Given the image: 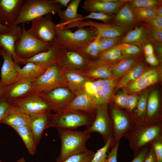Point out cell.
Masks as SVG:
<instances>
[{"mask_svg": "<svg viewBox=\"0 0 162 162\" xmlns=\"http://www.w3.org/2000/svg\"><path fill=\"white\" fill-rule=\"evenodd\" d=\"M119 49L124 58L138 57L143 52V49L135 45L123 43L115 46Z\"/></svg>", "mask_w": 162, "mask_h": 162, "instance_id": "cell-38", "label": "cell"}, {"mask_svg": "<svg viewBox=\"0 0 162 162\" xmlns=\"http://www.w3.org/2000/svg\"><path fill=\"white\" fill-rule=\"evenodd\" d=\"M146 62L150 65L157 66L159 64V61L154 54L148 56H146Z\"/></svg>", "mask_w": 162, "mask_h": 162, "instance_id": "cell-55", "label": "cell"}, {"mask_svg": "<svg viewBox=\"0 0 162 162\" xmlns=\"http://www.w3.org/2000/svg\"><path fill=\"white\" fill-rule=\"evenodd\" d=\"M57 129L61 141V147L56 162H61L71 155L88 150L86 143L91 138L90 133L85 130Z\"/></svg>", "mask_w": 162, "mask_h": 162, "instance_id": "cell-1", "label": "cell"}, {"mask_svg": "<svg viewBox=\"0 0 162 162\" xmlns=\"http://www.w3.org/2000/svg\"><path fill=\"white\" fill-rule=\"evenodd\" d=\"M91 61L79 51L62 48L56 56V63L62 69L82 72Z\"/></svg>", "mask_w": 162, "mask_h": 162, "instance_id": "cell-8", "label": "cell"}, {"mask_svg": "<svg viewBox=\"0 0 162 162\" xmlns=\"http://www.w3.org/2000/svg\"><path fill=\"white\" fill-rule=\"evenodd\" d=\"M119 142L116 143L114 146L109 152L107 157L104 162H117V157Z\"/></svg>", "mask_w": 162, "mask_h": 162, "instance_id": "cell-49", "label": "cell"}, {"mask_svg": "<svg viewBox=\"0 0 162 162\" xmlns=\"http://www.w3.org/2000/svg\"><path fill=\"white\" fill-rule=\"evenodd\" d=\"M143 162H157L156 156L152 146L148 152Z\"/></svg>", "mask_w": 162, "mask_h": 162, "instance_id": "cell-54", "label": "cell"}, {"mask_svg": "<svg viewBox=\"0 0 162 162\" xmlns=\"http://www.w3.org/2000/svg\"><path fill=\"white\" fill-rule=\"evenodd\" d=\"M80 0H71L66 9L60 10L57 14L60 19L59 23L56 25V28L63 27L72 23L77 22L83 16L77 13Z\"/></svg>", "mask_w": 162, "mask_h": 162, "instance_id": "cell-28", "label": "cell"}, {"mask_svg": "<svg viewBox=\"0 0 162 162\" xmlns=\"http://www.w3.org/2000/svg\"><path fill=\"white\" fill-rule=\"evenodd\" d=\"M162 0H128L127 2L131 8L157 7L162 4Z\"/></svg>", "mask_w": 162, "mask_h": 162, "instance_id": "cell-41", "label": "cell"}, {"mask_svg": "<svg viewBox=\"0 0 162 162\" xmlns=\"http://www.w3.org/2000/svg\"><path fill=\"white\" fill-rule=\"evenodd\" d=\"M21 68L18 64L15 65L19 79H36L42 74L47 68L32 63H27Z\"/></svg>", "mask_w": 162, "mask_h": 162, "instance_id": "cell-31", "label": "cell"}, {"mask_svg": "<svg viewBox=\"0 0 162 162\" xmlns=\"http://www.w3.org/2000/svg\"><path fill=\"white\" fill-rule=\"evenodd\" d=\"M128 96L124 93H120L115 97L114 100L118 106L122 107H126Z\"/></svg>", "mask_w": 162, "mask_h": 162, "instance_id": "cell-51", "label": "cell"}, {"mask_svg": "<svg viewBox=\"0 0 162 162\" xmlns=\"http://www.w3.org/2000/svg\"><path fill=\"white\" fill-rule=\"evenodd\" d=\"M81 72L92 80L108 79L111 78L113 75L111 65L99 58L91 60L87 68Z\"/></svg>", "mask_w": 162, "mask_h": 162, "instance_id": "cell-21", "label": "cell"}, {"mask_svg": "<svg viewBox=\"0 0 162 162\" xmlns=\"http://www.w3.org/2000/svg\"><path fill=\"white\" fill-rule=\"evenodd\" d=\"M143 50L146 56H148L154 54L153 46L149 43L147 44L144 46Z\"/></svg>", "mask_w": 162, "mask_h": 162, "instance_id": "cell-56", "label": "cell"}, {"mask_svg": "<svg viewBox=\"0 0 162 162\" xmlns=\"http://www.w3.org/2000/svg\"><path fill=\"white\" fill-rule=\"evenodd\" d=\"M99 37L97 36L93 41L83 47L80 51L89 59L94 60L98 58L100 53Z\"/></svg>", "mask_w": 162, "mask_h": 162, "instance_id": "cell-37", "label": "cell"}, {"mask_svg": "<svg viewBox=\"0 0 162 162\" xmlns=\"http://www.w3.org/2000/svg\"><path fill=\"white\" fill-rule=\"evenodd\" d=\"M148 150L147 147L142 149L136 154L131 162H143L145 157Z\"/></svg>", "mask_w": 162, "mask_h": 162, "instance_id": "cell-53", "label": "cell"}, {"mask_svg": "<svg viewBox=\"0 0 162 162\" xmlns=\"http://www.w3.org/2000/svg\"><path fill=\"white\" fill-rule=\"evenodd\" d=\"M12 107V104L3 97L0 99V121L8 113Z\"/></svg>", "mask_w": 162, "mask_h": 162, "instance_id": "cell-47", "label": "cell"}, {"mask_svg": "<svg viewBox=\"0 0 162 162\" xmlns=\"http://www.w3.org/2000/svg\"><path fill=\"white\" fill-rule=\"evenodd\" d=\"M36 79H23L5 86L2 97L11 104L33 92V84Z\"/></svg>", "mask_w": 162, "mask_h": 162, "instance_id": "cell-14", "label": "cell"}, {"mask_svg": "<svg viewBox=\"0 0 162 162\" xmlns=\"http://www.w3.org/2000/svg\"><path fill=\"white\" fill-rule=\"evenodd\" d=\"M54 2L57 3L63 7H67L70 0H52Z\"/></svg>", "mask_w": 162, "mask_h": 162, "instance_id": "cell-58", "label": "cell"}, {"mask_svg": "<svg viewBox=\"0 0 162 162\" xmlns=\"http://www.w3.org/2000/svg\"><path fill=\"white\" fill-rule=\"evenodd\" d=\"M62 72L67 88L76 95L83 91L84 86L87 82L92 80L81 72L62 69Z\"/></svg>", "mask_w": 162, "mask_h": 162, "instance_id": "cell-25", "label": "cell"}, {"mask_svg": "<svg viewBox=\"0 0 162 162\" xmlns=\"http://www.w3.org/2000/svg\"><path fill=\"white\" fill-rule=\"evenodd\" d=\"M30 118V116L20 112L12 105L9 112L0 121V123L6 124L12 128L28 126Z\"/></svg>", "mask_w": 162, "mask_h": 162, "instance_id": "cell-30", "label": "cell"}, {"mask_svg": "<svg viewBox=\"0 0 162 162\" xmlns=\"http://www.w3.org/2000/svg\"><path fill=\"white\" fill-rule=\"evenodd\" d=\"M149 43L146 28L142 23L128 32L125 35L122 37L119 44H130L143 49L144 46Z\"/></svg>", "mask_w": 162, "mask_h": 162, "instance_id": "cell-29", "label": "cell"}, {"mask_svg": "<svg viewBox=\"0 0 162 162\" xmlns=\"http://www.w3.org/2000/svg\"><path fill=\"white\" fill-rule=\"evenodd\" d=\"M115 82V79L112 77L90 80L86 83L83 91L91 96L97 107L107 104L112 95Z\"/></svg>", "mask_w": 162, "mask_h": 162, "instance_id": "cell-7", "label": "cell"}, {"mask_svg": "<svg viewBox=\"0 0 162 162\" xmlns=\"http://www.w3.org/2000/svg\"><path fill=\"white\" fill-rule=\"evenodd\" d=\"M113 141L112 139L108 140L103 147L97 150L90 162H104L107 156L108 150L111 146Z\"/></svg>", "mask_w": 162, "mask_h": 162, "instance_id": "cell-43", "label": "cell"}, {"mask_svg": "<svg viewBox=\"0 0 162 162\" xmlns=\"http://www.w3.org/2000/svg\"><path fill=\"white\" fill-rule=\"evenodd\" d=\"M10 29V28L7 27L0 24V34H2L6 33Z\"/></svg>", "mask_w": 162, "mask_h": 162, "instance_id": "cell-60", "label": "cell"}, {"mask_svg": "<svg viewBox=\"0 0 162 162\" xmlns=\"http://www.w3.org/2000/svg\"><path fill=\"white\" fill-rule=\"evenodd\" d=\"M156 7L131 8L137 20L142 24L156 16Z\"/></svg>", "mask_w": 162, "mask_h": 162, "instance_id": "cell-36", "label": "cell"}, {"mask_svg": "<svg viewBox=\"0 0 162 162\" xmlns=\"http://www.w3.org/2000/svg\"><path fill=\"white\" fill-rule=\"evenodd\" d=\"M158 73L156 70L149 69L144 72L135 80L127 85V88L131 92H140L155 83L158 80Z\"/></svg>", "mask_w": 162, "mask_h": 162, "instance_id": "cell-27", "label": "cell"}, {"mask_svg": "<svg viewBox=\"0 0 162 162\" xmlns=\"http://www.w3.org/2000/svg\"><path fill=\"white\" fill-rule=\"evenodd\" d=\"M95 153L91 150L71 155L61 162H90Z\"/></svg>", "mask_w": 162, "mask_h": 162, "instance_id": "cell-40", "label": "cell"}, {"mask_svg": "<svg viewBox=\"0 0 162 162\" xmlns=\"http://www.w3.org/2000/svg\"><path fill=\"white\" fill-rule=\"evenodd\" d=\"M142 128L133 136L132 146L139 148L153 140L158 136L160 131L158 125L143 124Z\"/></svg>", "mask_w": 162, "mask_h": 162, "instance_id": "cell-22", "label": "cell"}, {"mask_svg": "<svg viewBox=\"0 0 162 162\" xmlns=\"http://www.w3.org/2000/svg\"><path fill=\"white\" fill-rule=\"evenodd\" d=\"M63 7L52 0H22L13 26L32 21L50 14H54Z\"/></svg>", "mask_w": 162, "mask_h": 162, "instance_id": "cell-2", "label": "cell"}, {"mask_svg": "<svg viewBox=\"0 0 162 162\" xmlns=\"http://www.w3.org/2000/svg\"><path fill=\"white\" fill-rule=\"evenodd\" d=\"M127 2L115 15L110 23L128 32L142 24L136 19Z\"/></svg>", "mask_w": 162, "mask_h": 162, "instance_id": "cell-19", "label": "cell"}, {"mask_svg": "<svg viewBox=\"0 0 162 162\" xmlns=\"http://www.w3.org/2000/svg\"><path fill=\"white\" fill-rule=\"evenodd\" d=\"M144 64L140 62H138L123 75L118 82V87H124L135 80L144 72Z\"/></svg>", "mask_w": 162, "mask_h": 162, "instance_id": "cell-33", "label": "cell"}, {"mask_svg": "<svg viewBox=\"0 0 162 162\" xmlns=\"http://www.w3.org/2000/svg\"><path fill=\"white\" fill-rule=\"evenodd\" d=\"M0 162H2L1 160H0Z\"/></svg>", "mask_w": 162, "mask_h": 162, "instance_id": "cell-63", "label": "cell"}, {"mask_svg": "<svg viewBox=\"0 0 162 162\" xmlns=\"http://www.w3.org/2000/svg\"><path fill=\"white\" fill-rule=\"evenodd\" d=\"M148 93H143L141 95L137 105V114L139 116H142L145 113L146 107Z\"/></svg>", "mask_w": 162, "mask_h": 162, "instance_id": "cell-46", "label": "cell"}, {"mask_svg": "<svg viewBox=\"0 0 162 162\" xmlns=\"http://www.w3.org/2000/svg\"><path fill=\"white\" fill-rule=\"evenodd\" d=\"M159 105V96L156 90L153 91L150 95L147 105V115L149 118L152 117L157 112Z\"/></svg>", "mask_w": 162, "mask_h": 162, "instance_id": "cell-39", "label": "cell"}, {"mask_svg": "<svg viewBox=\"0 0 162 162\" xmlns=\"http://www.w3.org/2000/svg\"><path fill=\"white\" fill-rule=\"evenodd\" d=\"M51 47L47 50L41 52L30 58H20L18 64L32 63L48 68L56 63L57 55L62 48L54 39Z\"/></svg>", "mask_w": 162, "mask_h": 162, "instance_id": "cell-16", "label": "cell"}, {"mask_svg": "<svg viewBox=\"0 0 162 162\" xmlns=\"http://www.w3.org/2000/svg\"><path fill=\"white\" fill-rule=\"evenodd\" d=\"M97 108L91 96L83 91L76 94L64 108L84 112L94 115Z\"/></svg>", "mask_w": 162, "mask_h": 162, "instance_id": "cell-26", "label": "cell"}, {"mask_svg": "<svg viewBox=\"0 0 162 162\" xmlns=\"http://www.w3.org/2000/svg\"><path fill=\"white\" fill-rule=\"evenodd\" d=\"M95 116L84 112L64 108L52 114L47 128L55 127L74 130L79 127L90 126Z\"/></svg>", "mask_w": 162, "mask_h": 162, "instance_id": "cell-4", "label": "cell"}, {"mask_svg": "<svg viewBox=\"0 0 162 162\" xmlns=\"http://www.w3.org/2000/svg\"><path fill=\"white\" fill-rule=\"evenodd\" d=\"M144 23L150 28L162 30V17L156 16Z\"/></svg>", "mask_w": 162, "mask_h": 162, "instance_id": "cell-48", "label": "cell"}, {"mask_svg": "<svg viewBox=\"0 0 162 162\" xmlns=\"http://www.w3.org/2000/svg\"><path fill=\"white\" fill-rule=\"evenodd\" d=\"M115 15H110L98 12L90 13L88 15L80 19V21L85 19H93L102 21L104 23L110 22Z\"/></svg>", "mask_w": 162, "mask_h": 162, "instance_id": "cell-45", "label": "cell"}, {"mask_svg": "<svg viewBox=\"0 0 162 162\" xmlns=\"http://www.w3.org/2000/svg\"><path fill=\"white\" fill-rule=\"evenodd\" d=\"M127 0H86L82 8L88 12H98L115 15Z\"/></svg>", "mask_w": 162, "mask_h": 162, "instance_id": "cell-15", "label": "cell"}, {"mask_svg": "<svg viewBox=\"0 0 162 162\" xmlns=\"http://www.w3.org/2000/svg\"><path fill=\"white\" fill-rule=\"evenodd\" d=\"M39 93L50 106L52 110L56 112L64 108L76 95L65 87H58Z\"/></svg>", "mask_w": 162, "mask_h": 162, "instance_id": "cell-13", "label": "cell"}, {"mask_svg": "<svg viewBox=\"0 0 162 162\" xmlns=\"http://www.w3.org/2000/svg\"><path fill=\"white\" fill-rule=\"evenodd\" d=\"M89 26L94 28L97 31V36L99 38H115L124 36L127 32L111 23H100L95 21L88 20L75 22L62 27L64 29L73 28H82Z\"/></svg>", "mask_w": 162, "mask_h": 162, "instance_id": "cell-11", "label": "cell"}, {"mask_svg": "<svg viewBox=\"0 0 162 162\" xmlns=\"http://www.w3.org/2000/svg\"><path fill=\"white\" fill-rule=\"evenodd\" d=\"M141 57L123 58L111 65L113 75L119 77L142 59Z\"/></svg>", "mask_w": 162, "mask_h": 162, "instance_id": "cell-32", "label": "cell"}, {"mask_svg": "<svg viewBox=\"0 0 162 162\" xmlns=\"http://www.w3.org/2000/svg\"><path fill=\"white\" fill-rule=\"evenodd\" d=\"M137 103V99L135 95H131L128 97L126 108L129 110L132 111L136 106Z\"/></svg>", "mask_w": 162, "mask_h": 162, "instance_id": "cell-52", "label": "cell"}, {"mask_svg": "<svg viewBox=\"0 0 162 162\" xmlns=\"http://www.w3.org/2000/svg\"><path fill=\"white\" fill-rule=\"evenodd\" d=\"M31 28L27 31L38 40L50 43L54 39L56 25L50 14L34 19Z\"/></svg>", "mask_w": 162, "mask_h": 162, "instance_id": "cell-12", "label": "cell"}, {"mask_svg": "<svg viewBox=\"0 0 162 162\" xmlns=\"http://www.w3.org/2000/svg\"><path fill=\"white\" fill-rule=\"evenodd\" d=\"M106 105L97 107L92 123L84 130L89 133H99L102 136L105 143L110 139L113 140L114 137L113 125L109 116Z\"/></svg>", "mask_w": 162, "mask_h": 162, "instance_id": "cell-10", "label": "cell"}, {"mask_svg": "<svg viewBox=\"0 0 162 162\" xmlns=\"http://www.w3.org/2000/svg\"><path fill=\"white\" fill-rule=\"evenodd\" d=\"M22 0H0V24L8 28L16 21Z\"/></svg>", "mask_w": 162, "mask_h": 162, "instance_id": "cell-17", "label": "cell"}, {"mask_svg": "<svg viewBox=\"0 0 162 162\" xmlns=\"http://www.w3.org/2000/svg\"><path fill=\"white\" fill-rule=\"evenodd\" d=\"M97 35L95 29L90 27L79 28L74 32L56 27L54 40L62 48L80 51L94 40Z\"/></svg>", "mask_w": 162, "mask_h": 162, "instance_id": "cell-3", "label": "cell"}, {"mask_svg": "<svg viewBox=\"0 0 162 162\" xmlns=\"http://www.w3.org/2000/svg\"><path fill=\"white\" fill-rule=\"evenodd\" d=\"M98 58L106 64L112 65L124 57L120 50L114 46L100 52Z\"/></svg>", "mask_w": 162, "mask_h": 162, "instance_id": "cell-35", "label": "cell"}, {"mask_svg": "<svg viewBox=\"0 0 162 162\" xmlns=\"http://www.w3.org/2000/svg\"><path fill=\"white\" fill-rule=\"evenodd\" d=\"M156 14L157 16L162 17V4H160L156 7Z\"/></svg>", "mask_w": 162, "mask_h": 162, "instance_id": "cell-59", "label": "cell"}, {"mask_svg": "<svg viewBox=\"0 0 162 162\" xmlns=\"http://www.w3.org/2000/svg\"><path fill=\"white\" fill-rule=\"evenodd\" d=\"M15 162H26L24 157H22L19 159Z\"/></svg>", "mask_w": 162, "mask_h": 162, "instance_id": "cell-62", "label": "cell"}, {"mask_svg": "<svg viewBox=\"0 0 162 162\" xmlns=\"http://www.w3.org/2000/svg\"><path fill=\"white\" fill-rule=\"evenodd\" d=\"M22 32L19 25L13 26L4 34H0V48H2L12 57L14 61L18 64L19 58L16 55L15 46L20 39Z\"/></svg>", "mask_w": 162, "mask_h": 162, "instance_id": "cell-18", "label": "cell"}, {"mask_svg": "<svg viewBox=\"0 0 162 162\" xmlns=\"http://www.w3.org/2000/svg\"><path fill=\"white\" fill-rule=\"evenodd\" d=\"M58 87L67 88L62 69L55 64L48 67L42 74L35 79L33 83L32 91L42 93Z\"/></svg>", "mask_w": 162, "mask_h": 162, "instance_id": "cell-6", "label": "cell"}, {"mask_svg": "<svg viewBox=\"0 0 162 162\" xmlns=\"http://www.w3.org/2000/svg\"><path fill=\"white\" fill-rule=\"evenodd\" d=\"M11 104L16 110L30 116L52 110L40 94L34 92Z\"/></svg>", "mask_w": 162, "mask_h": 162, "instance_id": "cell-9", "label": "cell"}, {"mask_svg": "<svg viewBox=\"0 0 162 162\" xmlns=\"http://www.w3.org/2000/svg\"><path fill=\"white\" fill-rule=\"evenodd\" d=\"M111 113L114 137L112 143L114 145L119 141L120 139L130 129L133 124L121 111L114 106L111 107Z\"/></svg>", "mask_w": 162, "mask_h": 162, "instance_id": "cell-23", "label": "cell"}, {"mask_svg": "<svg viewBox=\"0 0 162 162\" xmlns=\"http://www.w3.org/2000/svg\"><path fill=\"white\" fill-rule=\"evenodd\" d=\"M0 55L3 59L1 70L0 81L5 86L20 79L14 67L17 63L14 61L11 56L2 48H0Z\"/></svg>", "mask_w": 162, "mask_h": 162, "instance_id": "cell-20", "label": "cell"}, {"mask_svg": "<svg viewBox=\"0 0 162 162\" xmlns=\"http://www.w3.org/2000/svg\"><path fill=\"white\" fill-rule=\"evenodd\" d=\"M5 86L0 81V99L3 97Z\"/></svg>", "mask_w": 162, "mask_h": 162, "instance_id": "cell-61", "label": "cell"}, {"mask_svg": "<svg viewBox=\"0 0 162 162\" xmlns=\"http://www.w3.org/2000/svg\"><path fill=\"white\" fill-rule=\"evenodd\" d=\"M156 156L157 162H162V143L161 141L154 142L152 146Z\"/></svg>", "mask_w": 162, "mask_h": 162, "instance_id": "cell-50", "label": "cell"}, {"mask_svg": "<svg viewBox=\"0 0 162 162\" xmlns=\"http://www.w3.org/2000/svg\"><path fill=\"white\" fill-rule=\"evenodd\" d=\"M154 51H155L158 56L159 59L161 61L162 55V44H156L152 45Z\"/></svg>", "mask_w": 162, "mask_h": 162, "instance_id": "cell-57", "label": "cell"}, {"mask_svg": "<svg viewBox=\"0 0 162 162\" xmlns=\"http://www.w3.org/2000/svg\"><path fill=\"white\" fill-rule=\"evenodd\" d=\"M122 37L115 38H99L100 53L118 44Z\"/></svg>", "mask_w": 162, "mask_h": 162, "instance_id": "cell-44", "label": "cell"}, {"mask_svg": "<svg viewBox=\"0 0 162 162\" xmlns=\"http://www.w3.org/2000/svg\"><path fill=\"white\" fill-rule=\"evenodd\" d=\"M22 32L15 46V52L19 58H30L37 54L48 50L52 42H45L38 40L26 29L25 23H22Z\"/></svg>", "mask_w": 162, "mask_h": 162, "instance_id": "cell-5", "label": "cell"}, {"mask_svg": "<svg viewBox=\"0 0 162 162\" xmlns=\"http://www.w3.org/2000/svg\"><path fill=\"white\" fill-rule=\"evenodd\" d=\"M143 23L146 28L149 43L152 45L156 44H162V30L150 28Z\"/></svg>", "mask_w": 162, "mask_h": 162, "instance_id": "cell-42", "label": "cell"}, {"mask_svg": "<svg viewBox=\"0 0 162 162\" xmlns=\"http://www.w3.org/2000/svg\"><path fill=\"white\" fill-rule=\"evenodd\" d=\"M52 115L50 111L30 116L28 126L33 134L37 146L40 141L44 130L47 129Z\"/></svg>", "mask_w": 162, "mask_h": 162, "instance_id": "cell-24", "label": "cell"}, {"mask_svg": "<svg viewBox=\"0 0 162 162\" xmlns=\"http://www.w3.org/2000/svg\"><path fill=\"white\" fill-rule=\"evenodd\" d=\"M12 128L20 135L24 142L29 153L33 156L35 153L37 145L33 134L28 126Z\"/></svg>", "mask_w": 162, "mask_h": 162, "instance_id": "cell-34", "label": "cell"}]
</instances>
